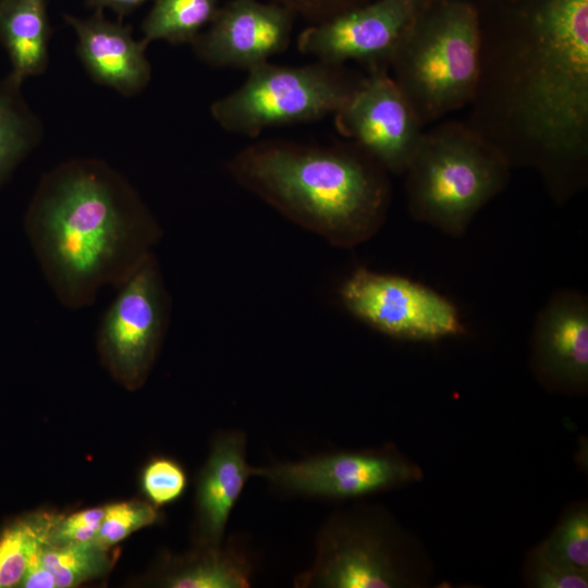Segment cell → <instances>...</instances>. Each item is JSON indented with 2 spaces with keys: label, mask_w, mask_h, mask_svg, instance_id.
<instances>
[{
  "label": "cell",
  "mask_w": 588,
  "mask_h": 588,
  "mask_svg": "<svg viewBox=\"0 0 588 588\" xmlns=\"http://www.w3.org/2000/svg\"><path fill=\"white\" fill-rule=\"evenodd\" d=\"M479 23L466 125L565 201L588 175V0H505Z\"/></svg>",
  "instance_id": "1"
},
{
  "label": "cell",
  "mask_w": 588,
  "mask_h": 588,
  "mask_svg": "<svg viewBox=\"0 0 588 588\" xmlns=\"http://www.w3.org/2000/svg\"><path fill=\"white\" fill-rule=\"evenodd\" d=\"M25 230L42 274L70 309L118 287L162 236L158 221L131 183L98 159L60 163L41 179Z\"/></svg>",
  "instance_id": "2"
},
{
  "label": "cell",
  "mask_w": 588,
  "mask_h": 588,
  "mask_svg": "<svg viewBox=\"0 0 588 588\" xmlns=\"http://www.w3.org/2000/svg\"><path fill=\"white\" fill-rule=\"evenodd\" d=\"M226 170L286 219L339 248L367 242L387 218L388 171L354 142L262 140L235 154Z\"/></svg>",
  "instance_id": "3"
},
{
  "label": "cell",
  "mask_w": 588,
  "mask_h": 588,
  "mask_svg": "<svg viewBox=\"0 0 588 588\" xmlns=\"http://www.w3.org/2000/svg\"><path fill=\"white\" fill-rule=\"evenodd\" d=\"M506 158L465 122L422 132L405 170L411 216L443 233L465 234L510 177Z\"/></svg>",
  "instance_id": "4"
},
{
  "label": "cell",
  "mask_w": 588,
  "mask_h": 588,
  "mask_svg": "<svg viewBox=\"0 0 588 588\" xmlns=\"http://www.w3.org/2000/svg\"><path fill=\"white\" fill-rule=\"evenodd\" d=\"M389 66L422 126L468 106L479 70L476 5L467 0H429Z\"/></svg>",
  "instance_id": "5"
},
{
  "label": "cell",
  "mask_w": 588,
  "mask_h": 588,
  "mask_svg": "<svg viewBox=\"0 0 588 588\" xmlns=\"http://www.w3.org/2000/svg\"><path fill=\"white\" fill-rule=\"evenodd\" d=\"M428 566L399 526L375 510L341 512L319 532L311 566L299 588H405L427 583Z\"/></svg>",
  "instance_id": "6"
},
{
  "label": "cell",
  "mask_w": 588,
  "mask_h": 588,
  "mask_svg": "<svg viewBox=\"0 0 588 588\" xmlns=\"http://www.w3.org/2000/svg\"><path fill=\"white\" fill-rule=\"evenodd\" d=\"M357 82L341 65L321 61L299 66L265 62L248 70L244 83L216 100L210 112L225 131L254 137L266 128L334 114Z\"/></svg>",
  "instance_id": "7"
},
{
  "label": "cell",
  "mask_w": 588,
  "mask_h": 588,
  "mask_svg": "<svg viewBox=\"0 0 588 588\" xmlns=\"http://www.w3.org/2000/svg\"><path fill=\"white\" fill-rule=\"evenodd\" d=\"M339 296L356 319L396 340L434 342L465 332L450 299L402 275L357 268L341 284Z\"/></svg>",
  "instance_id": "8"
},
{
  "label": "cell",
  "mask_w": 588,
  "mask_h": 588,
  "mask_svg": "<svg viewBox=\"0 0 588 588\" xmlns=\"http://www.w3.org/2000/svg\"><path fill=\"white\" fill-rule=\"evenodd\" d=\"M117 289L99 327L98 346L111 372L127 387H136L146 377L169 322L170 298L155 254Z\"/></svg>",
  "instance_id": "9"
},
{
  "label": "cell",
  "mask_w": 588,
  "mask_h": 588,
  "mask_svg": "<svg viewBox=\"0 0 588 588\" xmlns=\"http://www.w3.org/2000/svg\"><path fill=\"white\" fill-rule=\"evenodd\" d=\"M257 476L290 494L342 500L416 482L420 467L392 446L320 454L257 467Z\"/></svg>",
  "instance_id": "10"
},
{
  "label": "cell",
  "mask_w": 588,
  "mask_h": 588,
  "mask_svg": "<svg viewBox=\"0 0 588 588\" xmlns=\"http://www.w3.org/2000/svg\"><path fill=\"white\" fill-rule=\"evenodd\" d=\"M429 0H377L348 8L301 32L297 48L318 61H357L369 71L388 70L412 23Z\"/></svg>",
  "instance_id": "11"
},
{
  "label": "cell",
  "mask_w": 588,
  "mask_h": 588,
  "mask_svg": "<svg viewBox=\"0 0 588 588\" xmlns=\"http://www.w3.org/2000/svg\"><path fill=\"white\" fill-rule=\"evenodd\" d=\"M334 123L340 133L395 174L405 172L424 132L388 70H372L359 78L334 113Z\"/></svg>",
  "instance_id": "12"
},
{
  "label": "cell",
  "mask_w": 588,
  "mask_h": 588,
  "mask_svg": "<svg viewBox=\"0 0 588 588\" xmlns=\"http://www.w3.org/2000/svg\"><path fill=\"white\" fill-rule=\"evenodd\" d=\"M294 16L290 8L278 2L231 0L220 7L192 46L211 66L248 71L287 48Z\"/></svg>",
  "instance_id": "13"
},
{
  "label": "cell",
  "mask_w": 588,
  "mask_h": 588,
  "mask_svg": "<svg viewBox=\"0 0 588 588\" xmlns=\"http://www.w3.org/2000/svg\"><path fill=\"white\" fill-rule=\"evenodd\" d=\"M531 368L539 382L564 393L588 385V299L583 293L555 292L538 313L531 334Z\"/></svg>",
  "instance_id": "14"
},
{
  "label": "cell",
  "mask_w": 588,
  "mask_h": 588,
  "mask_svg": "<svg viewBox=\"0 0 588 588\" xmlns=\"http://www.w3.org/2000/svg\"><path fill=\"white\" fill-rule=\"evenodd\" d=\"M77 37V54L91 78L124 96L140 93L149 83L148 42L136 40L132 27L95 11L88 17L63 15Z\"/></svg>",
  "instance_id": "15"
},
{
  "label": "cell",
  "mask_w": 588,
  "mask_h": 588,
  "mask_svg": "<svg viewBox=\"0 0 588 588\" xmlns=\"http://www.w3.org/2000/svg\"><path fill=\"white\" fill-rule=\"evenodd\" d=\"M257 467L247 463L246 436L231 429L218 434L196 487V532L200 544H219L233 507Z\"/></svg>",
  "instance_id": "16"
},
{
  "label": "cell",
  "mask_w": 588,
  "mask_h": 588,
  "mask_svg": "<svg viewBox=\"0 0 588 588\" xmlns=\"http://www.w3.org/2000/svg\"><path fill=\"white\" fill-rule=\"evenodd\" d=\"M201 551L171 564L162 586L171 588H248L255 560L242 541L231 537L225 543L201 544Z\"/></svg>",
  "instance_id": "17"
},
{
  "label": "cell",
  "mask_w": 588,
  "mask_h": 588,
  "mask_svg": "<svg viewBox=\"0 0 588 588\" xmlns=\"http://www.w3.org/2000/svg\"><path fill=\"white\" fill-rule=\"evenodd\" d=\"M0 36L16 77L21 79L44 72L49 60L50 37L46 0H3Z\"/></svg>",
  "instance_id": "18"
},
{
  "label": "cell",
  "mask_w": 588,
  "mask_h": 588,
  "mask_svg": "<svg viewBox=\"0 0 588 588\" xmlns=\"http://www.w3.org/2000/svg\"><path fill=\"white\" fill-rule=\"evenodd\" d=\"M220 1L154 0L142 24L143 39L148 44L154 40L192 44L213 20L221 7Z\"/></svg>",
  "instance_id": "19"
},
{
  "label": "cell",
  "mask_w": 588,
  "mask_h": 588,
  "mask_svg": "<svg viewBox=\"0 0 588 588\" xmlns=\"http://www.w3.org/2000/svg\"><path fill=\"white\" fill-rule=\"evenodd\" d=\"M59 518L30 513L8 525L0 535V588L17 587L33 554L46 542Z\"/></svg>",
  "instance_id": "20"
},
{
  "label": "cell",
  "mask_w": 588,
  "mask_h": 588,
  "mask_svg": "<svg viewBox=\"0 0 588 588\" xmlns=\"http://www.w3.org/2000/svg\"><path fill=\"white\" fill-rule=\"evenodd\" d=\"M42 565L53 575L57 588H69L107 574L112 566L109 548L94 540L69 544L44 543Z\"/></svg>",
  "instance_id": "21"
},
{
  "label": "cell",
  "mask_w": 588,
  "mask_h": 588,
  "mask_svg": "<svg viewBox=\"0 0 588 588\" xmlns=\"http://www.w3.org/2000/svg\"><path fill=\"white\" fill-rule=\"evenodd\" d=\"M534 551L562 567L588 572L587 504L569 507L551 535Z\"/></svg>",
  "instance_id": "22"
},
{
  "label": "cell",
  "mask_w": 588,
  "mask_h": 588,
  "mask_svg": "<svg viewBox=\"0 0 588 588\" xmlns=\"http://www.w3.org/2000/svg\"><path fill=\"white\" fill-rule=\"evenodd\" d=\"M37 134L32 120L20 110L12 93H0V181L30 148Z\"/></svg>",
  "instance_id": "23"
},
{
  "label": "cell",
  "mask_w": 588,
  "mask_h": 588,
  "mask_svg": "<svg viewBox=\"0 0 588 588\" xmlns=\"http://www.w3.org/2000/svg\"><path fill=\"white\" fill-rule=\"evenodd\" d=\"M158 518L157 510L142 501L109 504L105 506V515L94 541L110 548L132 532L155 524Z\"/></svg>",
  "instance_id": "24"
},
{
  "label": "cell",
  "mask_w": 588,
  "mask_h": 588,
  "mask_svg": "<svg viewBox=\"0 0 588 588\" xmlns=\"http://www.w3.org/2000/svg\"><path fill=\"white\" fill-rule=\"evenodd\" d=\"M142 482L144 492L150 501L156 505H163L183 494L187 477L177 462L161 457L146 466Z\"/></svg>",
  "instance_id": "25"
},
{
  "label": "cell",
  "mask_w": 588,
  "mask_h": 588,
  "mask_svg": "<svg viewBox=\"0 0 588 588\" xmlns=\"http://www.w3.org/2000/svg\"><path fill=\"white\" fill-rule=\"evenodd\" d=\"M525 578L536 588H587L588 572L562 567L542 559L534 550L527 559Z\"/></svg>",
  "instance_id": "26"
},
{
  "label": "cell",
  "mask_w": 588,
  "mask_h": 588,
  "mask_svg": "<svg viewBox=\"0 0 588 588\" xmlns=\"http://www.w3.org/2000/svg\"><path fill=\"white\" fill-rule=\"evenodd\" d=\"M278 3L290 8L315 23L324 21L347 9L346 0H277Z\"/></svg>",
  "instance_id": "27"
},
{
  "label": "cell",
  "mask_w": 588,
  "mask_h": 588,
  "mask_svg": "<svg viewBox=\"0 0 588 588\" xmlns=\"http://www.w3.org/2000/svg\"><path fill=\"white\" fill-rule=\"evenodd\" d=\"M41 548V547H40ZM40 548L30 558L26 571L17 587L22 588H57L53 575L42 565L39 559Z\"/></svg>",
  "instance_id": "28"
},
{
  "label": "cell",
  "mask_w": 588,
  "mask_h": 588,
  "mask_svg": "<svg viewBox=\"0 0 588 588\" xmlns=\"http://www.w3.org/2000/svg\"><path fill=\"white\" fill-rule=\"evenodd\" d=\"M148 0H86V5L95 11L111 10L122 19Z\"/></svg>",
  "instance_id": "29"
},
{
  "label": "cell",
  "mask_w": 588,
  "mask_h": 588,
  "mask_svg": "<svg viewBox=\"0 0 588 588\" xmlns=\"http://www.w3.org/2000/svg\"><path fill=\"white\" fill-rule=\"evenodd\" d=\"M3 0H0V4L2 3Z\"/></svg>",
  "instance_id": "30"
}]
</instances>
